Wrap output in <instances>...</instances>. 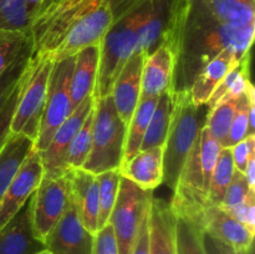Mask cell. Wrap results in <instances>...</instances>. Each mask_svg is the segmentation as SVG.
Segmentation results:
<instances>
[{"label": "cell", "instance_id": "6da1fadb", "mask_svg": "<svg viewBox=\"0 0 255 254\" xmlns=\"http://www.w3.org/2000/svg\"><path fill=\"white\" fill-rule=\"evenodd\" d=\"M255 27H237L221 21L201 0H181L169 46L174 69L171 89L189 91L207 62L223 51L244 57L251 55Z\"/></svg>", "mask_w": 255, "mask_h": 254}, {"label": "cell", "instance_id": "7a4b0ae2", "mask_svg": "<svg viewBox=\"0 0 255 254\" xmlns=\"http://www.w3.org/2000/svg\"><path fill=\"white\" fill-rule=\"evenodd\" d=\"M109 2L114 20L100 45L95 99L111 94L115 80L136 50L139 27L151 6V0H109Z\"/></svg>", "mask_w": 255, "mask_h": 254}, {"label": "cell", "instance_id": "3957f363", "mask_svg": "<svg viewBox=\"0 0 255 254\" xmlns=\"http://www.w3.org/2000/svg\"><path fill=\"white\" fill-rule=\"evenodd\" d=\"M221 148V143L203 125L169 201L176 216H186L199 222L203 211L209 206V184Z\"/></svg>", "mask_w": 255, "mask_h": 254}, {"label": "cell", "instance_id": "277c9868", "mask_svg": "<svg viewBox=\"0 0 255 254\" xmlns=\"http://www.w3.org/2000/svg\"><path fill=\"white\" fill-rule=\"evenodd\" d=\"M203 107V106H202ZM202 107L196 106L189 91L174 92V109L163 144V181L172 192L191 153L199 131Z\"/></svg>", "mask_w": 255, "mask_h": 254}, {"label": "cell", "instance_id": "5b68a950", "mask_svg": "<svg viewBox=\"0 0 255 254\" xmlns=\"http://www.w3.org/2000/svg\"><path fill=\"white\" fill-rule=\"evenodd\" d=\"M126 133L127 126L117 114L111 95L95 99L91 152L82 168L94 174L120 169Z\"/></svg>", "mask_w": 255, "mask_h": 254}, {"label": "cell", "instance_id": "8992f818", "mask_svg": "<svg viewBox=\"0 0 255 254\" xmlns=\"http://www.w3.org/2000/svg\"><path fill=\"white\" fill-rule=\"evenodd\" d=\"M99 0H47L32 16V59H50L67 32Z\"/></svg>", "mask_w": 255, "mask_h": 254}, {"label": "cell", "instance_id": "52a82bcc", "mask_svg": "<svg viewBox=\"0 0 255 254\" xmlns=\"http://www.w3.org/2000/svg\"><path fill=\"white\" fill-rule=\"evenodd\" d=\"M54 61L32 59L22 75L19 97L11 120V133H21L35 142L46 100L50 74Z\"/></svg>", "mask_w": 255, "mask_h": 254}, {"label": "cell", "instance_id": "ba28073f", "mask_svg": "<svg viewBox=\"0 0 255 254\" xmlns=\"http://www.w3.org/2000/svg\"><path fill=\"white\" fill-rule=\"evenodd\" d=\"M153 191H146L121 176L116 203L110 216L120 254H131L144 217L149 211Z\"/></svg>", "mask_w": 255, "mask_h": 254}, {"label": "cell", "instance_id": "9c48e42d", "mask_svg": "<svg viewBox=\"0 0 255 254\" xmlns=\"http://www.w3.org/2000/svg\"><path fill=\"white\" fill-rule=\"evenodd\" d=\"M74 61L75 56H72L69 59L54 61L52 65L39 133L34 142V148L37 152L45 149L55 131L72 112L70 84Z\"/></svg>", "mask_w": 255, "mask_h": 254}, {"label": "cell", "instance_id": "30bf717a", "mask_svg": "<svg viewBox=\"0 0 255 254\" xmlns=\"http://www.w3.org/2000/svg\"><path fill=\"white\" fill-rule=\"evenodd\" d=\"M70 182L67 173L60 177H42L30 197V216L34 234L41 243L66 212L70 204Z\"/></svg>", "mask_w": 255, "mask_h": 254}, {"label": "cell", "instance_id": "8fae6325", "mask_svg": "<svg viewBox=\"0 0 255 254\" xmlns=\"http://www.w3.org/2000/svg\"><path fill=\"white\" fill-rule=\"evenodd\" d=\"M112 20L114 16L109 0H99L67 32L50 60L59 61V60L69 59L86 47L100 45L107 30L111 26Z\"/></svg>", "mask_w": 255, "mask_h": 254}, {"label": "cell", "instance_id": "7c38bea8", "mask_svg": "<svg viewBox=\"0 0 255 254\" xmlns=\"http://www.w3.org/2000/svg\"><path fill=\"white\" fill-rule=\"evenodd\" d=\"M94 105L95 96H91L72 110L69 117L55 131L49 144L45 149L39 152L45 177H60L69 172L65 163L66 152L72 138L86 120L87 115L94 109Z\"/></svg>", "mask_w": 255, "mask_h": 254}, {"label": "cell", "instance_id": "4fadbf2b", "mask_svg": "<svg viewBox=\"0 0 255 254\" xmlns=\"http://www.w3.org/2000/svg\"><path fill=\"white\" fill-rule=\"evenodd\" d=\"M181 0H151L146 19L139 27L136 51L148 56L162 45H171Z\"/></svg>", "mask_w": 255, "mask_h": 254}, {"label": "cell", "instance_id": "5bb4252c", "mask_svg": "<svg viewBox=\"0 0 255 254\" xmlns=\"http://www.w3.org/2000/svg\"><path fill=\"white\" fill-rule=\"evenodd\" d=\"M95 234L87 231L79 216L72 198L66 212L44 241L45 248L52 254H92Z\"/></svg>", "mask_w": 255, "mask_h": 254}, {"label": "cell", "instance_id": "9a60e30c", "mask_svg": "<svg viewBox=\"0 0 255 254\" xmlns=\"http://www.w3.org/2000/svg\"><path fill=\"white\" fill-rule=\"evenodd\" d=\"M199 226L204 234L237 253L251 252L255 232L237 221L218 204H209L202 213Z\"/></svg>", "mask_w": 255, "mask_h": 254}, {"label": "cell", "instance_id": "2e32d148", "mask_svg": "<svg viewBox=\"0 0 255 254\" xmlns=\"http://www.w3.org/2000/svg\"><path fill=\"white\" fill-rule=\"evenodd\" d=\"M44 177L41 158L35 148L30 151L0 201V228L26 204Z\"/></svg>", "mask_w": 255, "mask_h": 254}, {"label": "cell", "instance_id": "e0dca14e", "mask_svg": "<svg viewBox=\"0 0 255 254\" xmlns=\"http://www.w3.org/2000/svg\"><path fill=\"white\" fill-rule=\"evenodd\" d=\"M144 54L136 51L129 56L126 64L120 71L114 82L111 97L115 107L122 121L128 125L139 99H141L142 69H143Z\"/></svg>", "mask_w": 255, "mask_h": 254}, {"label": "cell", "instance_id": "ac0fdd59", "mask_svg": "<svg viewBox=\"0 0 255 254\" xmlns=\"http://www.w3.org/2000/svg\"><path fill=\"white\" fill-rule=\"evenodd\" d=\"M67 177L71 198L80 218L87 231L95 234L99 218V182L96 174L84 168H76L67 172Z\"/></svg>", "mask_w": 255, "mask_h": 254}, {"label": "cell", "instance_id": "d6986e66", "mask_svg": "<svg viewBox=\"0 0 255 254\" xmlns=\"http://www.w3.org/2000/svg\"><path fill=\"white\" fill-rule=\"evenodd\" d=\"M35 237L30 216V199L0 228V254H35L44 249Z\"/></svg>", "mask_w": 255, "mask_h": 254}, {"label": "cell", "instance_id": "ffe728a7", "mask_svg": "<svg viewBox=\"0 0 255 254\" xmlns=\"http://www.w3.org/2000/svg\"><path fill=\"white\" fill-rule=\"evenodd\" d=\"M149 254H177L176 216L169 202L152 197L148 211Z\"/></svg>", "mask_w": 255, "mask_h": 254}, {"label": "cell", "instance_id": "44dd1931", "mask_svg": "<svg viewBox=\"0 0 255 254\" xmlns=\"http://www.w3.org/2000/svg\"><path fill=\"white\" fill-rule=\"evenodd\" d=\"M163 147L141 149L120 167L122 177L146 191H154L163 181Z\"/></svg>", "mask_w": 255, "mask_h": 254}, {"label": "cell", "instance_id": "7402d4cb", "mask_svg": "<svg viewBox=\"0 0 255 254\" xmlns=\"http://www.w3.org/2000/svg\"><path fill=\"white\" fill-rule=\"evenodd\" d=\"M242 60V57L232 51H223L209 60L189 89L193 104L199 107L207 106L216 87L228 75V72L241 64Z\"/></svg>", "mask_w": 255, "mask_h": 254}, {"label": "cell", "instance_id": "603a6c76", "mask_svg": "<svg viewBox=\"0 0 255 254\" xmlns=\"http://www.w3.org/2000/svg\"><path fill=\"white\" fill-rule=\"evenodd\" d=\"M174 69L173 50L169 45L161 47L144 57L142 69L141 96L158 97L172 85Z\"/></svg>", "mask_w": 255, "mask_h": 254}, {"label": "cell", "instance_id": "cb8c5ba5", "mask_svg": "<svg viewBox=\"0 0 255 254\" xmlns=\"http://www.w3.org/2000/svg\"><path fill=\"white\" fill-rule=\"evenodd\" d=\"M100 45H92L75 55L71 84H70L72 110L76 109L82 101L94 96L97 74H99Z\"/></svg>", "mask_w": 255, "mask_h": 254}, {"label": "cell", "instance_id": "d4e9b609", "mask_svg": "<svg viewBox=\"0 0 255 254\" xmlns=\"http://www.w3.org/2000/svg\"><path fill=\"white\" fill-rule=\"evenodd\" d=\"M32 148V139L25 134L12 133L0 151V201Z\"/></svg>", "mask_w": 255, "mask_h": 254}, {"label": "cell", "instance_id": "484cf974", "mask_svg": "<svg viewBox=\"0 0 255 254\" xmlns=\"http://www.w3.org/2000/svg\"><path fill=\"white\" fill-rule=\"evenodd\" d=\"M173 109L174 92L169 87L168 90L163 91L158 96L148 128H147L143 142H142L141 149L152 148V147H163L167 133H168L169 125H171Z\"/></svg>", "mask_w": 255, "mask_h": 254}, {"label": "cell", "instance_id": "4316f807", "mask_svg": "<svg viewBox=\"0 0 255 254\" xmlns=\"http://www.w3.org/2000/svg\"><path fill=\"white\" fill-rule=\"evenodd\" d=\"M157 100H158V97L141 96V99H139L138 105H137L128 125H127L126 144H125V153L122 163L129 161L141 149L144 134H146L152 114H153L154 107L157 105Z\"/></svg>", "mask_w": 255, "mask_h": 254}, {"label": "cell", "instance_id": "83f0119b", "mask_svg": "<svg viewBox=\"0 0 255 254\" xmlns=\"http://www.w3.org/2000/svg\"><path fill=\"white\" fill-rule=\"evenodd\" d=\"M221 21L237 27H255V0H201Z\"/></svg>", "mask_w": 255, "mask_h": 254}, {"label": "cell", "instance_id": "f1b7e54d", "mask_svg": "<svg viewBox=\"0 0 255 254\" xmlns=\"http://www.w3.org/2000/svg\"><path fill=\"white\" fill-rule=\"evenodd\" d=\"M176 247L177 254H208L206 234L198 222L186 216H176Z\"/></svg>", "mask_w": 255, "mask_h": 254}, {"label": "cell", "instance_id": "f546056e", "mask_svg": "<svg viewBox=\"0 0 255 254\" xmlns=\"http://www.w3.org/2000/svg\"><path fill=\"white\" fill-rule=\"evenodd\" d=\"M96 177L99 182V218H97V231H99L109 223L110 216L119 194L121 173L120 169H111L96 174Z\"/></svg>", "mask_w": 255, "mask_h": 254}, {"label": "cell", "instance_id": "4dcf8cb0", "mask_svg": "<svg viewBox=\"0 0 255 254\" xmlns=\"http://www.w3.org/2000/svg\"><path fill=\"white\" fill-rule=\"evenodd\" d=\"M94 112H95V105L94 109L90 111L87 115L86 120L84 121L82 126L75 134L72 138L71 143H70L69 149L66 152V157H65V163H66L67 171L76 168H82L85 162L89 158V154L91 152L92 146V125H94Z\"/></svg>", "mask_w": 255, "mask_h": 254}, {"label": "cell", "instance_id": "1f68e13d", "mask_svg": "<svg viewBox=\"0 0 255 254\" xmlns=\"http://www.w3.org/2000/svg\"><path fill=\"white\" fill-rule=\"evenodd\" d=\"M234 172H236V167L232 158L231 148L222 147L211 177L208 194L209 204H221L224 193L233 178Z\"/></svg>", "mask_w": 255, "mask_h": 254}, {"label": "cell", "instance_id": "d6a6232c", "mask_svg": "<svg viewBox=\"0 0 255 254\" xmlns=\"http://www.w3.org/2000/svg\"><path fill=\"white\" fill-rule=\"evenodd\" d=\"M238 100L239 99L221 101L214 106L209 107L207 112L203 125L209 129L212 136L221 143V146L228 134L229 127H231L237 106H238Z\"/></svg>", "mask_w": 255, "mask_h": 254}, {"label": "cell", "instance_id": "836d02e7", "mask_svg": "<svg viewBox=\"0 0 255 254\" xmlns=\"http://www.w3.org/2000/svg\"><path fill=\"white\" fill-rule=\"evenodd\" d=\"M32 40L22 49L19 56L14 60L11 65L0 75V112L4 109L5 104L14 92L24 75L25 69L27 67L31 57Z\"/></svg>", "mask_w": 255, "mask_h": 254}, {"label": "cell", "instance_id": "e575fe53", "mask_svg": "<svg viewBox=\"0 0 255 254\" xmlns=\"http://www.w3.org/2000/svg\"><path fill=\"white\" fill-rule=\"evenodd\" d=\"M31 12L25 0H0V29L29 31Z\"/></svg>", "mask_w": 255, "mask_h": 254}, {"label": "cell", "instance_id": "d590c367", "mask_svg": "<svg viewBox=\"0 0 255 254\" xmlns=\"http://www.w3.org/2000/svg\"><path fill=\"white\" fill-rule=\"evenodd\" d=\"M30 41V31H11L0 29V75L14 62V60Z\"/></svg>", "mask_w": 255, "mask_h": 254}, {"label": "cell", "instance_id": "8d00e7d4", "mask_svg": "<svg viewBox=\"0 0 255 254\" xmlns=\"http://www.w3.org/2000/svg\"><path fill=\"white\" fill-rule=\"evenodd\" d=\"M251 191H255V189L249 188L244 174L236 169L233 178H232L231 183H229L228 188L224 193L223 199H222L221 204H218V206H221L226 211H229V209L234 208L239 203H242L248 197Z\"/></svg>", "mask_w": 255, "mask_h": 254}, {"label": "cell", "instance_id": "74e56055", "mask_svg": "<svg viewBox=\"0 0 255 254\" xmlns=\"http://www.w3.org/2000/svg\"><path fill=\"white\" fill-rule=\"evenodd\" d=\"M22 80V77H21ZM21 80H20L19 85H17L16 89L14 90V92L11 94V96L9 97L7 102L5 104L4 109L0 112V151L2 149V147L5 146V143L7 142V139L11 136V120L14 116L15 107H16L17 97H19V91H20V84H21Z\"/></svg>", "mask_w": 255, "mask_h": 254}, {"label": "cell", "instance_id": "f35d334b", "mask_svg": "<svg viewBox=\"0 0 255 254\" xmlns=\"http://www.w3.org/2000/svg\"><path fill=\"white\" fill-rule=\"evenodd\" d=\"M92 254H120L116 237L110 223L95 233Z\"/></svg>", "mask_w": 255, "mask_h": 254}, {"label": "cell", "instance_id": "ab89813d", "mask_svg": "<svg viewBox=\"0 0 255 254\" xmlns=\"http://www.w3.org/2000/svg\"><path fill=\"white\" fill-rule=\"evenodd\" d=\"M227 212L251 231L255 232V191L249 192L248 197L242 203Z\"/></svg>", "mask_w": 255, "mask_h": 254}, {"label": "cell", "instance_id": "60d3db41", "mask_svg": "<svg viewBox=\"0 0 255 254\" xmlns=\"http://www.w3.org/2000/svg\"><path fill=\"white\" fill-rule=\"evenodd\" d=\"M231 152L236 169L244 173L249 157L255 152V134H248L243 141L238 142L233 147H231Z\"/></svg>", "mask_w": 255, "mask_h": 254}, {"label": "cell", "instance_id": "b9f144b4", "mask_svg": "<svg viewBox=\"0 0 255 254\" xmlns=\"http://www.w3.org/2000/svg\"><path fill=\"white\" fill-rule=\"evenodd\" d=\"M131 254H149V241H148V213L144 217L143 222L139 228L138 236L134 242L133 249Z\"/></svg>", "mask_w": 255, "mask_h": 254}, {"label": "cell", "instance_id": "7bdbcfd3", "mask_svg": "<svg viewBox=\"0 0 255 254\" xmlns=\"http://www.w3.org/2000/svg\"><path fill=\"white\" fill-rule=\"evenodd\" d=\"M243 174L246 177V181L248 183L249 188L255 189V152L249 157Z\"/></svg>", "mask_w": 255, "mask_h": 254}, {"label": "cell", "instance_id": "ee69618b", "mask_svg": "<svg viewBox=\"0 0 255 254\" xmlns=\"http://www.w3.org/2000/svg\"><path fill=\"white\" fill-rule=\"evenodd\" d=\"M25 1H26L27 7H29L30 12H31V17H32L40 9H41L42 6H44L45 2H46L47 0H25Z\"/></svg>", "mask_w": 255, "mask_h": 254}, {"label": "cell", "instance_id": "f6af8a7d", "mask_svg": "<svg viewBox=\"0 0 255 254\" xmlns=\"http://www.w3.org/2000/svg\"><path fill=\"white\" fill-rule=\"evenodd\" d=\"M35 254H52V253L49 251V249L44 248V249H41V251H39L37 253H35Z\"/></svg>", "mask_w": 255, "mask_h": 254}, {"label": "cell", "instance_id": "bcb514c9", "mask_svg": "<svg viewBox=\"0 0 255 254\" xmlns=\"http://www.w3.org/2000/svg\"><path fill=\"white\" fill-rule=\"evenodd\" d=\"M246 254H248V253H246Z\"/></svg>", "mask_w": 255, "mask_h": 254}]
</instances>
